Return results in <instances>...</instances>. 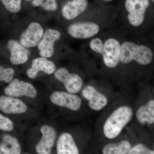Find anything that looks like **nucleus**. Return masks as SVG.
<instances>
[{
  "instance_id": "obj_1",
  "label": "nucleus",
  "mask_w": 154,
  "mask_h": 154,
  "mask_svg": "<svg viewBox=\"0 0 154 154\" xmlns=\"http://www.w3.org/2000/svg\"><path fill=\"white\" fill-rule=\"evenodd\" d=\"M153 53L150 48L143 45L126 41L121 44L119 60L122 63H129L132 61L141 65H147L151 63Z\"/></svg>"
},
{
  "instance_id": "obj_2",
  "label": "nucleus",
  "mask_w": 154,
  "mask_h": 154,
  "mask_svg": "<svg viewBox=\"0 0 154 154\" xmlns=\"http://www.w3.org/2000/svg\"><path fill=\"white\" fill-rule=\"evenodd\" d=\"M133 116V111L128 106L119 107L108 117L103 127L104 134L109 139L117 137Z\"/></svg>"
},
{
  "instance_id": "obj_3",
  "label": "nucleus",
  "mask_w": 154,
  "mask_h": 154,
  "mask_svg": "<svg viewBox=\"0 0 154 154\" xmlns=\"http://www.w3.org/2000/svg\"><path fill=\"white\" fill-rule=\"evenodd\" d=\"M150 3V0H125V8L128 13V22L131 26L138 27L142 25Z\"/></svg>"
},
{
  "instance_id": "obj_4",
  "label": "nucleus",
  "mask_w": 154,
  "mask_h": 154,
  "mask_svg": "<svg viewBox=\"0 0 154 154\" xmlns=\"http://www.w3.org/2000/svg\"><path fill=\"white\" fill-rule=\"evenodd\" d=\"M121 44L116 38H110L103 42V47L100 54L102 55L105 65L114 68L120 62Z\"/></svg>"
},
{
  "instance_id": "obj_5",
  "label": "nucleus",
  "mask_w": 154,
  "mask_h": 154,
  "mask_svg": "<svg viewBox=\"0 0 154 154\" xmlns=\"http://www.w3.org/2000/svg\"><path fill=\"white\" fill-rule=\"evenodd\" d=\"M100 29V26L95 22H80L70 25L67 28V32L73 38L85 39L96 36Z\"/></svg>"
},
{
  "instance_id": "obj_6",
  "label": "nucleus",
  "mask_w": 154,
  "mask_h": 154,
  "mask_svg": "<svg viewBox=\"0 0 154 154\" xmlns=\"http://www.w3.org/2000/svg\"><path fill=\"white\" fill-rule=\"evenodd\" d=\"M4 93L6 96L19 97L25 96L30 98H36L37 92L34 86L30 83L19 81L15 79L10 82L8 85L5 88Z\"/></svg>"
},
{
  "instance_id": "obj_7",
  "label": "nucleus",
  "mask_w": 154,
  "mask_h": 154,
  "mask_svg": "<svg viewBox=\"0 0 154 154\" xmlns=\"http://www.w3.org/2000/svg\"><path fill=\"white\" fill-rule=\"evenodd\" d=\"M54 77L58 81L63 83L69 93L75 94L79 93L83 85V80L79 75L69 72L66 69L60 68L54 73Z\"/></svg>"
},
{
  "instance_id": "obj_8",
  "label": "nucleus",
  "mask_w": 154,
  "mask_h": 154,
  "mask_svg": "<svg viewBox=\"0 0 154 154\" xmlns=\"http://www.w3.org/2000/svg\"><path fill=\"white\" fill-rule=\"evenodd\" d=\"M51 102L57 106L66 107L73 111H78L82 105L79 96L71 93L56 91L50 96Z\"/></svg>"
},
{
  "instance_id": "obj_9",
  "label": "nucleus",
  "mask_w": 154,
  "mask_h": 154,
  "mask_svg": "<svg viewBox=\"0 0 154 154\" xmlns=\"http://www.w3.org/2000/svg\"><path fill=\"white\" fill-rule=\"evenodd\" d=\"M43 34L44 30L41 25L38 22H32L21 34L20 43L27 48L35 47L38 45Z\"/></svg>"
},
{
  "instance_id": "obj_10",
  "label": "nucleus",
  "mask_w": 154,
  "mask_h": 154,
  "mask_svg": "<svg viewBox=\"0 0 154 154\" xmlns=\"http://www.w3.org/2000/svg\"><path fill=\"white\" fill-rule=\"evenodd\" d=\"M60 36L61 33L58 30L52 29L46 30L37 45L39 55L45 58L51 57L54 52V44Z\"/></svg>"
},
{
  "instance_id": "obj_11",
  "label": "nucleus",
  "mask_w": 154,
  "mask_h": 154,
  "mask_svg": "<svg viewBox=\"0 0 154 154\" xmlns=\"http://www.w3.org/2000/svg\"><path fill=\"white\" fill-rule=\"evenodd\" d=\"M40 131L42 137L36 146V152L40 154H50L56 138L55 130L52 127L44 125L41 127Z\"/></svg>"
},
{
  "instance_id": "obj_12",
  "label": "nucleus",
  "mask_w": 154,
  "mask_h": 154,
  "mask_svg": "<svg viewBox=\"0 0 154 154\" xmlns=\"http://www.w3.org/2000/svg\"><path fill=\"white\" fill-rule=\"evenodd\" d=\"M27 110L25 103L11 96H0V111L8 114H22Z\"/></svg>"
},
{
  "instance_id": "obj_13",
  "label": "nucleus",
  "mask_w": 154,
  "mask_h": 154,
  "mask_svg": "<svg viewBox=\"0 0 154 154\" xmlns=\"http://www.w3.org/2000/svg\"><path fill=\"white\" fill-rule=\"evenodd\" d=\"M8 46L10 52V61L13 64H22L28 61L30 51L20 42L11 39L8 42Z\"/></svg>"
},
{
  "instance_id": "obj_14",
  "label": "nucleus",
  "mask_w": 154,
  "mask_h": 154,
  "mask_svg": "<svg viewBox=\"0 0 154 154\" xmlns=\"http://www.w3.org/2000/svg\"><path fill=\"white\" fill-rule=\"evenodd\" d=\"M88 6V0H70L62 8V14L67 20H72L84 13Z\"/></svg>"
},
{
  "instance_id": "obj_15",
  "label": "nucleus",
  "mask_w": 154,
  "mask_h": 154,
  "mask_svg": "<svg viewBox=\"0 0 154 154\" xmlns=\"http://www.w3.org/2000/svg\"><path fill=\"white\" fill-rule=\"evenodd\" d=\"M82 95L89 101V106L93 110L96 111L102 110L107 105L106 97L92 86H87L82 92Z\"/></svg>"
},
{
  "instance_id": "obj_16",
  "label": "nucleus",
  "mask_w": 154,
  "mask_h": 154,
  "mask_svg": "<svg viewBox=\"0 0 154 154\" xmlns=\"http://www.w3.org/2000/svg\"><path fill=\"white\" fill-rule=\"evenodd\" d=\"M55 69L56 66L53 62L42 57L33 60L31 67L27 70V74L30 79H34L37 76L38 72H44L48 75H51Z\"/></svg>"
},
{
  "instance_id": "obj_17",
  "label": "nucleus",
  "mask_w": 154,
  "mask_h": 154,
  "mask_svg": "<svg viewBox=\"0 0 154 154\" xmlns=\"http://www.w3.org/2000/svg\"><path fill=\"white\" fill-rule=\"evenodd\" d=\"M58 154H78L79 151L72 137L67 133L61 134L57 144Z\"/></svg>"
},
{
  "instance_id": "obj_18",
  "label": "nucleus",
  "mask_w": 154,
  "mask_h": 154,
  "mask_svg": "<svg viewBox=\"0 0 154 154\" xmlns=\"http://www.w3.org/2000/svg\"><path fill=\"white\" fill-rule=\"evenodd\" d=\"M0 151L5 154H19L21 152V147L16 138L5 134L0 142Z\"/></svg>"
},
{
  "instance_id": "obj_19",
  "label": "nucleus",
  "mask_w": 154,
  "mask_h": 154,
  "mask_svg": "<svg viewBox=\"0 0 154 154\" xmlns=\"http://www.w3.org/2000/svg\"><path fill=\"white\" fill-rule=\"evenodd\" d=\"M138 121L142 124H153L154 122V101H149L146 105L140 107L136 113Z\"/></svg>"
},
{
  "instance_id": "obj_20",
  "label": "nucleus",
  "mask_w": 154,
  "mask_h": 154,
  "mask_svg": "<svg viewBox=\"0 0 154 154\" xmlns=\"http://www.w3.org/2000/svg\"><path fill=\"white\" fill-rule=\"evenodd\" d=\"M131 148L129 142L123 140L119 143H109L106 145L103 149L104 154H126Z\"/></svg>"
},
{
  "instance_id": "obj_21",
  "label": "nucleus",
  "mask_w": 154,
  "mask_h": 154,
  "mask_svg": "<svg viewBox=\"0 0 154 154\" xmlns=\"http://www.w3.org/2000/svg\"><path fill=\"white\" fill-rule=\"evenodd\" d=\"M32 5L34 7H41L48 11H56L58 8L57 0H33Z\"/></svg>"
},
{
  "instance_id": "obj_22",
  "label": "nucleus",
  "mask_w": 154,
  "mask_h": 154,
  "mask_svg": "<svg viewBox=\"0 0 154 154\" xmlns=\"http://www.w3.org/2000/svg\"><path fill=\"white\" fill-rule=\"evenodd\" d=\"M3 5L9 12L17 13L20 11L22 5L21 0H1Z\"/></svg>"
},
{
  "instance_id": "obj_23",
  "label": "nucleus",
  "mask_w": 154,
  "mask_h": 154,
  "mask_svg": "<svg viewBox=\"0 0 154 154\" xmlns=\"http://www.w3.org/2000/svg\"><path fill=\"white\" fill-rule=\"evenodd\" d=\"M14 74L15 71L14 69L11 68H4L0 66V82H10L13 79Z\"/></svg>"
},
{
  "instance_id": "obj_24",
  "label": "nucleus",
  "mask_w": 154,
  "mask_h": 154,
  "mask_svg": "<svg viewBox=\"0 0 154 154\" xmlns=\"http://www.w3.org/2000/svg\"><path fill=\"white\" fill-rule=\"evenodd\" d=\"M14 129V125L12 120L0 113V131H11Z\"/></svg>"
},
{
  "instance_id": "obj_25",
  "label": "nucleus",
  "mask_w": 154,
  "mask_h": 154,
  "mask_svg": "<svg viewBox=\"0 0 154 154\" xmlns=\"http://www.w3.org/2000/svg\"><path fill=\"white\" fill-rule=\"evenodd\" d=\"M129 154H154V151L149 149L145 146L139 144L135 146L132 149L131 148L128 152Z\"/></svg>"
},
{
  "instance_id": "obj_26",
  "label": "nucleus",
  "mask_w": 154,
  "mask_h": 154,
  "mask_svg": "<svg viewBox=\"0 0 154 154\" xmlns=\"http://www.w3.org/2000/svg\"><path fill=\"white\" fill-rule=\"evenodd\" d=\"M103 42L99 38H95L91 39L89 43L90 48L94 52L100 54L103 47Z\"/></svg>"
},
{
  "instance_id": "obj_27",
  "label": "nucleus",
  "mask_w": 154,
  "mask_h": 154,
  "mask_svg": "<svg viewBox=\"0 0 154 154\" xmlns=\"http://www.w3.org/2000/svg\"><path fill=\"white\" fill-rule=\"evenodd\" d=\"M99 1H101L102 2L108 3L111 2H113L114 0H99Z\"/></svg>"
},
{
  "instance_id": "obj_28",
  "label": "nucleus",
  "mask_w": 154,
  "mask_h": 154,
  "mask_svg": "<svg viewBox=\"0 0 154 154\" xmlns=\"http://www.w3.org/2000/svg\"><path fill=\"white\" fill-rule=\"evenodd\" d=\"M151 2L154 3V0H150Z\"/></svg>"
},
{
  "instance_id": "obj_29",
  "label": "nucleus",
  "mask_w": 154,
  "mask_h": 154,
  "mask_svg": "<svg viewBox=\"0 0 154 154\" xmlns=\"http://www.w3.org/2000/svg\"><path fill=\"white\" fill-rule=\"evenodd\" d=\"M26 1H33V0H26Z\"/></svg>"
},
{
  "instance_id": "obj_30",
  "label": "nucleus",
  "mask_w": 154,
  "mask_h": 154,
  "mask_svg": "<svg viewBox=\"0 0 154 154\" xmlns=\"http://www.w3.org/2000/svg\"><path fill=\"white\" fill-rule=\"evenodd\" d=\"M2 154V152H1V151H0V154Z\"/></svg>"
}]
</instances>
